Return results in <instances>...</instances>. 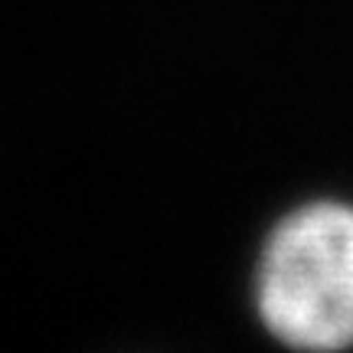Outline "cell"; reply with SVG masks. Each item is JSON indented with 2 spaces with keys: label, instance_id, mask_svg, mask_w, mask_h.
Here are the masks:
<instances>
[{
  "label": "cell",
  "instance_id": "6da1fadb",
  "mask_svg": "<svg viewBox=\"0 0 353 353\" xmlns=\"http://www.w3.org/2000/svg\"><path fill=\"white\" fill-rule=\"evenodd\" d=\"M259 311L288 347H353V206L311 203L272 232L259 268Z\"/></svg>",
  "mask_w": 353,
  "mask_h": 353
}]
</instances>
